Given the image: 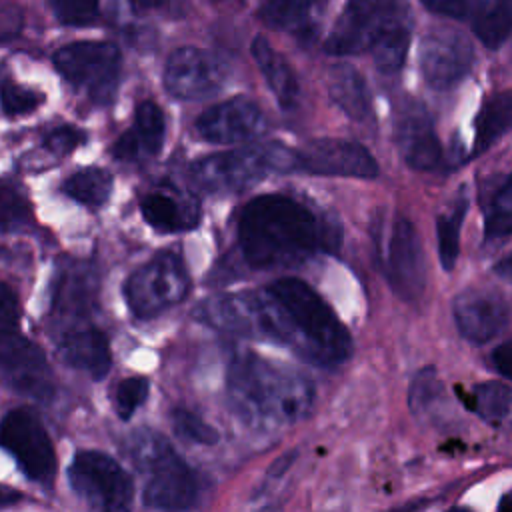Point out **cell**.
Listing matches in <instances>:
<instances>
[{"label":"cell","instance_id":"1","mask_svg":"<svg viewBox=\"0 0 512 512\" xmlns=\"http://www.w3.org/2000/svg\"><path fill=\"white\" fill-rule=\"evenodd\" d=\"M192 316L226 334L286 346L320 366H336L352 352L346 326L300 278H280L264 290L206 298Z\"/></svg>","mask_w":512,"mask_h":512},{"label":"cell","instance_id":"2","mask_svg":"<svg viewBox=\"0 0 512 512\" xmlns=\"http://www.w3.org/2000/svg\"><path fill=\"white\" fill-rule=\"evenodd\" d=\"M238 244L250 268H284L318 252H334L340 244V226L292 196L262 194L240 214Z\"/></svg>","mask_w":512,"mask_h":512},{"label":"cell","instance_id":"3","mask_svg":"<svg viewBox=\"0 0 512 512\" xmlns=\"http://www.w3.org/2000/svg\"><path fill=\"white\" fill-rule=\"evenodd\" d=\"M228 402L236 416L256 430H280L308 418L316 392L312 380L292 366L238 352L226 378Z\"/></svg>","mask_w":512,"mask_h":512},{"label":"cell","instance_id":"4","mask_svg":"<svg viewBox=\"0 0 512 512\" xmlns=\"http://www.w3.org/2000/svg\"><path fill=\"white\" fill-rule=\"evenodd\" d=\"M128 454L146 474L142 502L154 510H186L198 502L200 482L196 472L174 452L158 432L136 430L128 442Z\"/></svg>","mask_w":512,"mask_h":512},{"label":"cell","instance_id":"5","mask_svg":"<svg viewBox=\"0 0 512 512\" xmlns=\"http://www.w3.org/2000/svg\"><path fill=\"white\" fill-rule=\"evenodd\" d=\"M294 172V152L280 142L218 152L190 166V182L210 194H230L256 186L272 174Z\"/></svg>","mask_w":512,"mask_h":512},{"label":"cell","instance_id":"6","mask_svg":"<svg viewBox=\"0 0 512 512\" xmlns=\"http://www.w3.org/2000/svg\"><path fill=\"white\" fill-rule=\"evenodd\" d=\"M20 308L16 292L0 282V376L22 394L48 400L54 378L42 350L20 334Z\"/></svg>","mask_w":512,"mask_h":512},{"label":"cell","instance_id":"7","mask_svg":"<svg viewBox=\"0 0 512 512\" xmlns=\"http://www.w3.org/2000/svg\"><path fill=\"white\" fill-rule=\"evenodd\" d=\"M372 238L390 288L402 300H418L426 286V268L422 242L414 224L404 216H396L392 222L382 218L372 224Z\"/></svg>","mask_w":512,"mask_h":512},{"label":"cell","instance_id":"8","mask_svg":"<svg viewBox=\"0 0 512 512\" xmlns=\"http://www.w3.org/2000/svg\"><path fill=\"white\" fill-rule=\"evenodd\" d=\"M190 292V276L176 252L156 254L124 282V300L136 318L150 320L180 304Z\"/></svg>","mask_w":512,"mask_h":512},{"label":"cell","instance_id":"9","mask_svg":"<svg viewBox=\"0 0 512 512\" xmlns=\"http://www.w3.org/2000/svg\"><path fill=\"white\" fill-rule=\"evenodd\" d=\"M58 72L96 104L114 98L120 76V50L110 42H74L54 54Z\"/></svg>","mask_w":512,"mask_h":512},{"label":"cell","instance_id":"10","mask_svg":"<svg viewBox=\"0 0 512 512\" xmlns=\"http://www.w3.org/2000/svg\"><path fill=\"white\" fill-rule=\"evenodd\" d=\"M70 486L92 508L126 510L134 496L130 474L108 454L82 450L68 468Z\"/></svg>","mask_w":512,"mask_h":512},{"label":"cell","instance_id":"11","mask_svg":"<svg viewBox=\"0 0 512 512\" xmlns=\"http://www.w3.org/2000/svg\"><path fill=\"white\" fill-rule=\"evenodd\" d=\"M0 446L8 450L22 472L40 484H52L56 474V454L52 440L30 408L10 410L0 422Z\"/></svg>","mask_w":512,"mask_h":512},{"label":"cell","instance_id":"12","mask_svg":"<svg viewBox=\"0 0 512 512\" xmlns=\"http://www.w3.org/2000/svg\"><path fill=\"white\" fill-rule=\"evenodd\" d=\"M396 12V0H348L326 38V52L344 56L368 50L384 30L398 24Z\"/></svg>","mask_w":512,"mask_h":512},{"label":"cell","instance_id":"13","mask_svg":"<svg viewBox=\"0 0 512 512\" xmlns=\"http://www.w3.org/2000/svg\"><path fill=\"white\" fill-rule=\"evenodd\" d=\"M294 152V170L318 176L374 178L378 164L374 156L358 142L342 138L310 140Z\"/></svg>","mask_w":512,"mask_h":512},{"label":"cell","instance_id":"14","mask_svg":"<svg viewBox=\"0 0 512 512\" xmlns=\"http://www.w3.org/2000/svg\"><path fill=\"white\" fill-rule=\"evenodd\" d=\"M226 80V66L214 54L184 46L170 54L164 70L166 90L180 100H202L216 94Z\"/></svg>","mask_w":512,"mask_h":512},{"label":"cell","instance_id":"15","mask_svg":"<svg viewBox=\"0 0 512 512\" xmlns=\"http://www.w3.org/2000/svg\"><path fill=\"white\" fill-rule=\"evenodd\" d=\"M472 46L466 36L452 28H438L424 36L420 46V68L424 80L436 90L456 86L472 66Z\"/></svg>","mask_w":512,"mask_h":512},{"label":"cell","instance_id":"16","mask_svg":"<svg viewBox=\"0 0 512 512\" xmlns=\"http://www.w3.org/2000/svg\"><path fill=\"white\" fill-rule=\"evenodd\" d=\"M194 128L210 144H238L260 136L266 130V118L256 102L236 96L204 110Z\"/></svg>","mask_w":512,"mask_h":512},{"label":"cell","instance_id":"17","mask_svg":"<svg viewBox=\"0 0 512 512\" xmlns=\"http://www.w3.org/2000/svg\"><path fill=\"white\" fill-rule=\"evenodd\" d=\"M452 314L458 332L472 344L492 340L508 324V302L494 288H468L454 298Z\"/></svg>","mask_w":512,"mask_h":512},{"label":"cell","instance_id":"18","mask_svg":"<svg viewBox=\"0 0 512 512\" xmlns=\"http://www.w3.org/2000/svg\"><path fill=\"white\" fill-rule=\"evenodd\" d=\"M396 144L404 162L414 170H432L442 156L440 140L430 114L420 104H412L396 120Z\"/></svg>","mask_w":512,"mask_h":512},{"label":"cell","instance_id":"19","mask_svg":"<svg viewBox=\"0 0 512 512\" xmlns=\"http://www.w3.org/2000/svg\"><path fill=\"white\" fill-rule=\"evenodd\" d=\"M58 352L68 366L96 380L104 378L112 364L108 338L94 326H74L66 330L58 342Z\"/></svg>","mask_w":512,"mask_h":512},{"label":"cell","instance_id":"20","mask_svg":"<svg viewBox=\"0 0 512 512\" xmlns=\"http://www.w3.org/2000/svg\"><path fill=\"white\" fill-rule=\"evenodd\" d=\"M164 132L166 126L162 110L154 102L146 100L136 108L134 126L114 142L112 156L122 162L152 158L162 150Z\"/></svg>","mask_w":512,"mask_h":512},{"label":"cell","instance_id":"21","mask_svg":"<svg viewBox=\"0 0 512 512\" xmlns=\"http://www.w3.org/2000/svg\"><path fill=\"white\" fill-rule=\"evenodd\" d=\"M142 218L158 232H184L198 226L200 208L194 198L172 192L152 190L140 202Z\"/></svg>","mask_w":512,"mask_h":512},{"label":"cell","instance_id":"22","mask_svg":"<svg viewBox=\"0 0 512 512\" xmlns=\"http://www.w3.org/2000/svg\"><path fill=\"white\" fill-rule=\"evenodd\" d=\"M252 56L264 74L270 90L282 108H294L300 96V88L290 64L284 60L280 52H276L266 38L258 36L252 42Z\"/></svg>","mask_w":512,"mask_h":512},{"label":"cell","instance_id":"23","mask_svg":"<svg viewBox=\"0 0 512 512\" xmlns=\"http://www.w3.org/2000/svg\"><path fill=\"white\" fill-rule=\"evenodd\" d=\"M328 90L332 100L352 118V120H364L370 112V100L368 90L364 84V78L358 74L356 68L348 64H338L330 70L328 78Z\"/></svg>","mask_w":512,"mask_h":512},{"label":"cell","instance_id":"24","mask_svg":"<svg viewBox=\"0 0 512 512\" xmlns=\"http://www.w3.org/2000/svg\"><path fill=\"white\" fill-rule=\"evenodd\" d=\"M512 118V96L510 92H500L492 96L478 112L476 136L472 154L486 152L494 142H498L510 128Z\"/></svg>","mask_w":512,"mask_h":512},{"label":"cell","instance_id":"25","mask_svg":"<svg viewBox=\"0 0 512 512\" xmlns=\"http://www.w3.org/2000/svg\"><path fill=\"white\" fill-rule=\"evenodd\" d=\"M468 212L466 186L458 190L450 208L436 216V236H438V256L444 270H452L460 252V228Z\"/></svg>","mask_w":512,"mask_h":512},{"label":"cell","instance_id":"26","mask_svg":"<svg viewBox=\"0 0 512 512\" xmlns=\"http://www.w3.org/2000/svg\"><path fill=\"white\" fill-rule=\"evenodd\" d=\"M472 28L484 46L500 48L510 34V0H476Z\"/></svg>","mask_w":512,"mask_h":512},{"label":"cell","instance_id":"27","mask_svg":"<svg viewBox=\"0 0 512 512\" xmlns=\"http://www.w3.org/2000/svg\"><path fill=\"white\" fill-rule=\"evenodd\" d=\"M112 184L114 180L108 170L90 166L68 176L62 184V192L88 208H100L108 202Z\"/></svg>","mask_w":512,"mask_h":512},{"label":"cell","instance_id":"28","mask_svg":"<svg viewBox=\"0 0 512 512\" xmlns=\"http://www.w3.org/2000/svg\"><path fill=\"white\" fill-rule=\"evenodd\" d=\"M460 400L490 424H500L510 414V386L502 382H482L470 394L460 392Z\"/></svg>","mask_w":512,"mask_h":512},{"label":"cell","instance_id":"29","mask_svg":"<svg viewBox=\"0 0 512 512\" xmlns=\"http://www.w3.org/2000/svg\"><path fill=\"white\" fill-rule=\"evenodd\" d=\"M512 230V186L510 176H502L484 204V238H508Z\"/></svg>","mask_w":512,"mask_h":512},{"label":"cell","instance_id":"30","mask_svg":"<svg viewBox=\"0 0 512 512\" xmlns=\"http://www.w3.org/2000/svg\"><path fill=\"white\" fill-rule=\"evenodd\" d=\"M408 44H410V34L406 26L400 22L384 30L368 50H372L374 62L380 72L384 74H394L404 66L406 54H408Z\"/></svg>","mask_w":512,"mask_h":512},{"label":"cell","instance_id":"31","mask_svg":"<svg viewBox=\"0 0 512 512\" xmlns=\"http://www.w3.org/2000/svg\"><path fill=\"white\" fill-rule=\"evenodd\" d=\"M32 204L12 178H0V230H18L32 224Z\"/></svg>","mask_w":512,"mask_h":512},{"label":"cell","instance_id":"32","mask_svg":"<svg viewBox=\"0 0 512 512\" xmlns=\"http://www.w3.org/2000/svg\"><path fill=\"white\" fill-rule=\"evenodd\" d=\"M316 0H268L260 8V20L278 30H300L306 26Z\"/></svg>","mask_w":512,"mask_h":512},{"label":"cell","instance_id":"33","mask_svg":"<svg viewBox=\"0 0 512 512\" xmlns=\"http://www.w3.org/2000/svg\"><path fill=\"white\" fill-rule=\"evenodd\" d=\"M444 388L442 382L436 376V370L432 366H426L424 370H420L412 384H410V392H408V404L414 416H422L426 412H430L442 398Z\"/></svg>","mask_w":512,"mask_h":512},{"label":"cell","instance_id":"34","mask_svg":"<svg viewBox=\"0 0 512 512\" xmlns=\"http://www.w3.org/2000/svg\"><path fill=\"white\" fill-rule=\"evenodd\" d=\"M172 426L176 434L188 442L202 444V446H212L218 442V432L208 422H204L198 414L186 408H176L172 412Z\"/></svg>","mask_w":512,"mask_h":512},{"label":"cell","instance_id":"35","mask_svg":"<svg viewBox=\"0 0 512 512\" xmlns=\"http://www.w3.org/2000/svg\"><path fill=\"white\" fill-rule=\"evenodd\" d=\"M148 380L132 376L122 380L114 390V410L122 420H128L148 398Z\"/></svg>","mask_w":512,"mask_h":512},{"label":"cell","instance_id":"36","mask_svg":"<svg viewBox=\"0 0 512 512\" xmlns=\"http://www.w3.org/2000/svg\"><path fill=\"white\" fill-rule=\"evenodd\" d=\"M44 102V94L18 86L10 80H4L0 84V104L2 110L8 116H20V114H30Z\"/></svg>","mask_w":512,"mask_h":512},{"label":"cell","instance_id":"37","mask_svg":"<svg viewBox=\"0 0 512 512\" xmlns=\"http://www.w3.org/2000/svg\"><path fill=\"white\" fill-rule=\"evenodd\" d=\"M50 8L66 26H88L98 16V0H50Z\"/></svg>","mask_w":512,"mask_h":512},{"label":"cell","instance_id":"38","mask_svg":"<svg viewBox=\"0 0 512 512\" xmlns=\"http://www.w3.org/2000/svg\"><path fill=\"white\" fill-rule=\"evenodd\" d=\"M86 140L84 132H80L78 128L74 126H60V128H54L46 140H44V146L56 154V156H66L70 154L72 150H76L82 142Z\"/></svg>","mask_w":512,"mask_h":512},{"label":"cell","instance_id":"39","mask_svg":"<svg viewBox=\"0 0 512 512\" xmlns=\"http://www.w3.org/2000/svg\"><path fill=\"white\" fill-rule=\"evenodd\" d=\"M422 2L428 6V10H434L438 14L452 16V18H462L468 8V0H422Z\"/></svg>","mask_w":512,"mask_h":512},{"label":"cell","instance_id":"40","mask_svg":"<svg viewBox=\"0 0 512 512\" xmlns=\"http://www.w3.org/2000/svg\"><path fill=\"white\" fill-rule=\"evenodd\" d=\"M492 366H494V370H498L504 378H510V374H512V348H510V342H504V344H500V346H496L494 350H492Z\"/></svg>","mask_w":512,"mask_h":512},{"label":"cell","instance_id":"41","mask_svg":"<svg viewBox=\"0 0 512 512\" xmlns=\"http://www.w3.org/2000/svg\"><path fill=\"white\" fill-rule=\"evenodd\" d=\"M22 498V494L10 486H2L0 484V506H6V504H14Z\"/></svg>","mask_w":512,"mask_h":512},{"label":"cell","instance_id":"42","mask_svg":"<svg viewBox=\"0 0 512 512\" xmlns=\"http://www.w3.org/2000/svg\"><path fill=\"white\" fill-rule=\"evenodd\" d=\"M132 2V6H134V10H138V12H142V10H150L152 6H156V4H160L162 0H130Z\"/></svg>","mask_w":512,"mask_h":512},{"label":"cell","instance_id":"43","mask_svg":"<svg viewBox=\"0 0 512 512\" xmlns=\"http://www.w3.org/2000/svg\"><path fill=\"white\" fill-rule=\"evenodd\" d=\"M500 274H502V276H508V274H510V258H508V256L502 260V266H500Z\"/></svg>","mask_w":512,"mask_h":512}]
</instances>
